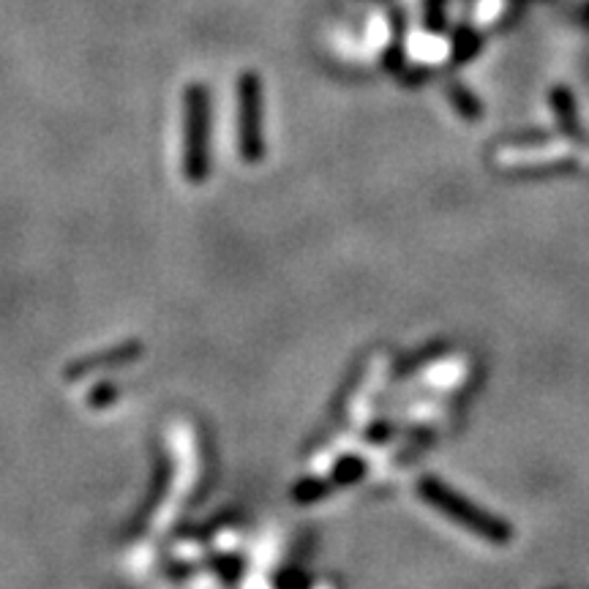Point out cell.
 Segmentation results:
<instances>
[{
    "label": "cell",
    "mask_w": 589,
    "mask_h": 589,
    "mask_svg": "<svg viewBox=\"0 0 589 589\" xmlns=\"http://www.w3.org/2000/svg\"><path fill=\"white\" fill-rule=\"evenodd\" d=\"M238 156L245 164H256L265 156L260 82L251 74L238 80Z\"/></svg>",
    "instance_id": "obj_3"
},
{
    "label": "cell",
    "mask_w": 589,
    "mask_h": 589,
    "mask_svg": "<svg viewBox=\"0 0 589 589\" xmlns=\"http://www.w3.org/2000/svg\"><path fill=\"white\" fill-rule=\"evenodd\" d=\"M420 494L429 505H434L436 510H442L445 516L456 518L461 527L472 529V532L483 534L489 540H507L510 529H507L505 521L494 518L491 513H485L483 507H474L467 496L456 494L450 485H445L436 478H423L420 480Z\"/></svg>",
    "instance_id": "obj_1"
},
{
    "label": "cell",
    "mask_w": 589,
    "mask_h": 589,
    "mask_svg": "<svg viewBox=\"0 0 589 589\" xmlns=\"http://www.w3.org/2000/svg\"><path fill=\"white\" fill-rule=\"evenodd\" d=\"M207 93L202 85H191L185 96V153L183 169L189 183H202L207 178Z\"/></svg>",
    "instance_id": "obj_2"
},
{
    "label": "cell",
    "mask_w": 589,
    "mask_h": 589,
    "mask_svg": "<svg viewBox=\"0 0 589 589\" xmlns=\"http://www.w3.org/2000/svg\"><path fill=\"white\" fill-rule=\"evenodd\" d=\"M136 354H140V344H125V347L112 349V352H104L101 358L76 360L74 365H69V376H71V380H76V376L96 371L98 365H118V363H125V360H134Z\"/></svg>",
    "instance_id": "obj_4"
}]
</instances>
